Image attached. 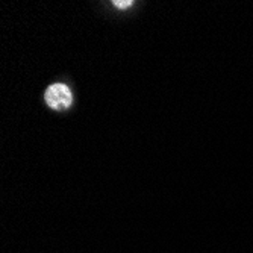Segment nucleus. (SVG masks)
I'll return each mask as SVG.
<instances>
[{
    "label": "nucleus",
    "mask_w": 253,
    "mask_h": 253,
    "mask_svg": "<svg viewBox=\"0 0 253 253\" xmlns=\"http://www.w3.org/2000/svg\"><path fill=\"white\" fill-rule=\"evenodd\" d=\"M44 99H45L47 106L52 108L53 111H65L72 106L73 94H72V89L65 84L56 82L45 89Z\"/></svg>",
    "instance_id": "nucleus-1"
},
{
    "label": "nucleus",
    "mask_w": 253,
    "mask_h": 253,
    "mask_svg": "<svg viewBox=\"0 0 253 253\" xmlns=\"http://www.w3.org/2000/svg\"><path fill=\"white\" fill-rule=\"evenodd\" d=\"M114 5H116L117 8H120V9H125V8L132 6L133 2H132V0H123V2H119V0H116V2H114Z\"/></svg>",
    "instance_id": "nucleus-2"
}]
</instances>
